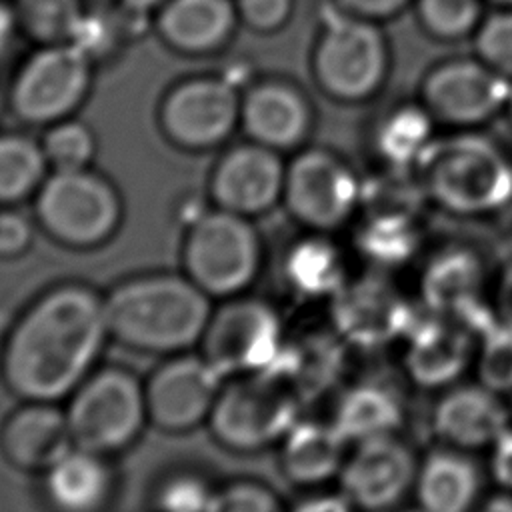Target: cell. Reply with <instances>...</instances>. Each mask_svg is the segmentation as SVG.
<instances>
[{
	"mask_svg": "<svg viewBox=\"0 0 512 512\" xmlns=\"http://www.w3.org/2000/svg\"><path fill=\"white\" fill-rule=\"evenodd\" d=\"M108 338L104 296L86 284H56L12 324L0 352L2 380L20 400H66L96 370Z\"/></svg>",
	"mask_w": 512,
	"mask_h": 512,
	"instance_id": "obj_1",
	"label": "cell"
},
{
	"mask_svg": "<svg viewBox=\"0 0 512 512\" xmlns=\"http://www.w3.org/2000/svg\"><path fill=\"white\" fill-rule=\"evenodd\" d=\"M104 310L110 338L122 346L174 356L198 348L214 306L184 272H148L118 282Z\"/></svg>",
	"mask_w": 512,
	"mask_h": 512,
	"instance_id": "obj_2",
	"label": "cell"
},
{
	"mask_svg": "<svg viewBox=\"0 0 512 512\" xmlns=\"http://www.w3.org/2000/svg\"><path fill=\"white\" fill-rule=\"evenodd\" d=\"M416 166L426 196L448 212L478 216L512 202V164L486 138L432 140Z\"/></svg>",
	"mask_w": 512,
	"mask_h": 512,
	"instance_id": "obj_3",
	"label": "cell"
},
{
	"mask_svg": "<svg viewBox=\"0 0 512 512\" xmlns=\"http://www.w3.org/2000/svg\"><path fill=\"white\" fill-rule=\"evenodd\" d=\"M302 396L294 378L278 362L262 372L228 378L206 426L228 450H264L280 444L300 418Z\"/></svg>",
	"mask_w": 512,
	"mask_h": 512,
	"instance_id": "obj_4",
	"label": "cell"
},
{
	"mask_svg": "<svg viewBox=\"0 0 512 512\" xmlns=\"http://www.w3.org/2000/svg\"><path fill=\"white\" fill-rule=\"evenodd\" d=\"M182 272L212 300L244 294L258 278L264 244L252 218L208 208L182 240Z\"/></svg>",
	"mask_w": 512,
	"mask_h": 512,
	"instance_id": "obj_5",
	"label": "cell"
},
{
	"mask_svg": "<svg viewBox=\"0 0 512 512\" xmlns=\"http://www.w3.org/2000/svg\"><path fill=\"white\" fill-rule=\"evenodd\" d=\"M64 410L74 446L104 456L130 448L150 424L144 382L122 366L92 370Z\"/></svg>",
	"mask_w": 512,
	"mask_h": 512,
	"instance_id": "obj_6",
	"label": "cell"
},
{
	"mask_svg": "<svg viewBox=\"0 0 512 512\" xmlns=\"http://www.w3.org/2000/svg\"><path fill=\"white\" fill-rule=\"evenodd\" d=\"M38 226L72 250H94L114 238L122 202L102 176L84 170H54L34 194Z\"/></svg>",
	"mask_w": 512,
	"mask_h": 512,
	"instance_id": "obj_7",
	"label": "cell"
},
{
	"mask_svg": "<svg viewBox=\"0 0 512 512\" xmlns=\"http://www.w3.org/2000/svg\"><path fill=\"white\" fill-rule=\"evenodd\" d=\"M286 350L276 308L244 294L222 300L206 324L198 352L228 380L276 366Z\"/></svg>",
	"mask_w": 512,
	"mask_h": 512,
	"instance_id": "obj_8",
	"label": "cell"
},
{
	"mask_svg": "<svg viewBox=\"0 0 512 512\" xmlns=\"http://www.w3.org/2000/svg\"><path fill=\"white\" fill-rule=\"evenodd\" d=\"M224 382L200 352L168 356L144 380L148 422L170 434L208 424Z\"/></svg>",
	"mask_w": 512,
	"mask_h": 512,
	"instance_id": "obj_9",
	"label": "cell"
},
{
	"mask_svg": "<svg viewBox=\"0 0 512 512\" xmlns=\"http://www.w3.org/2000/svg\"><path fill=\"white\" fill-rule=\"evenodd\" d=\"M360 190L362 184L336 156L312 150L286 170L282 200L298 224L326 234L350 220Z\"/></svg>",
	"mask_w": 512,
	"mask_h": 512,
	"instance_id": "obj_10",
	"label": "cell"
},
{
	"mask_svg": "<svg viewBox=\"0 0 512 512\" xmlns=\"http://www.w3.org/2000/svg\"><path fill=\"white\" fill-rule=\"evenodd\" d=\"M316 72L324 88L340 98L372 94L386 72V46L380 32L362 20L338 16L320 40Z\"/></svg>",
	"mask_w": 512,
	"mask_h": 512,
	"instance_id": "obj_11",
	"label": "cell"
},
{
	"mask_svg": "<svg viewBox=\"0 0 512 512\" xmlns=\"http://www.w3.org/2000/svg\"><path fill=\"white\" fill-rule=\"evenodd\" d=\"M334 320L340 336L360 348L390 344L416 324L410 302L378 274L346 280L334 296Z\"/></svg>",
	"mask_w": 512,
	"mask_h": 512,
	"instance_id": "obj_12",
	"label": "cell"
},
{
	"mask_svg": "<svg viewBox=\"0 0 512 512\" xmlns=\"http://www.w3.org/2000/svg\"><path fill=\"white\" fill-rule=\"evenodd\" d=\"M412 450L396 436L354 444L340 470L342 496L360 510L380 512L394 506L416 482Z\"/></svg>",
	"mask_w": 512,
	"mask_h": 512,
	"instance_id": "obj_13",
	"label": "cell"
},
{
	"mask_svg": "<svg viewBox=\"0 0 512 512\" xmlns=\"http://www.w3.org/2000/svg\"><path fill=\"white\" fill-rule=\"evenodd\" d=\"M482 260L466 248H448L428 260L420 276V300L434 316L464 322L476 336L498 322L484 302Z\"/></svg>",
	"mask_w": 512,
	"mask_h": 512,
	"instance_id": "obj_14",
	"label": "cell"
},
{
	"mask_svg": "<svg viewBox=\"0 0 512 512\" xmlns=\"http://www.w3.org/2000/svg\"><path fill=\"white\" fill-rule=\"evenodd\" d=\"M86 84V54L78 46H54L26 64L14 88V106L28 120H56L82 98Z\"/></svg>",
	"mask_w": 512,
	"mask_h": 512,
	"instance_id": "obj_15",
	"label": "cell"
},
{
	"mask_svg": "<svg viewBox=\"0 0 512 512\" xmlns=\"http://www.w3.org/2000/svg\"><path fill=\"white\" fill-rule=\"evenodd\" d=\"M286 170L268 146H242L218 164L212 176L216 208L254 218L276 206L284 192Z\"/></svg>",
	"mask_w": 512,
	"mask_h": 512,
	"instance_id": "obj_16",
	"label": "cell"
},
{
	"mask_svg": "<svg viewBox=\"0 0 512 512\" xmlns=\"http://www.w3.org/2000/svg\"><path fill=\"white\" fill-rule=\"evenodd\" d=\"M506 76L478 62H450L434 70L424 86L428 108L442 120L474 124L508 102Z\"/></svg>",
	"mask_w": 512,
	"mask_h": 512,
	"instance_id": "obj_17",
	"label": "cell"
},
{
	"mask_svg": "<svg viewBox=\"0 0 512 512\" xmlns=\"http://www.w3.org/2000/svg\"><path fill=\"white\" fill-rule=\"evenodd\" d=\"M72 446L66 410L58 402L22 400L0 426V452L22 472H46Z\"/></svg>",
	"mask_w": 512,
	"mask_h": 512,
	"instance_id": "obj_18",
	"label": "cell"
},
{
	"mask_svg": "<svg viewBox=\"0 0 512 512\" xmlns=\"http://www.w3.org/2000/svg\"><path fill=\"white\" fill-rule=\"evenodd\" d=\"M474 336L464 322L454 318L430 314L426 320H416L406 336V372L424 388L456 382L472 360Z\"/></svg>",
	"mask_w": 512,
	"mask_h": 512,
	"instance_id": "obj_19",
	"label": "cell"
},
{
	"mask_svg": "<svg viewBox=\"0 0 512 512\" xmlns=\"http://www.w3.org/2000/svg\"><path fill=\"white\" fill-rule=\"evenodd\" d=\"M238 100L222 80H196L178 88L166 102L164 122L170 136L188 146H210L234 126Z\"/></svg>",
	"mask_w": 512,
	"mask_h": 512,
	"instance_id": "obj_20",
	"label": "cell"
},
{
	"mask_svg": "<svg viewBox=\"0 0 512 512\" xmlns=\"http://www.w3.org/2000/svg\"><path fill=\"white\" fill-rule=\"evenodd\" d=\"M500 394L486 386H458L434 408V432L452 448L492 446L510 426Z\"/></svg>",
	"mask_w": 512,
	"mask_h": 512,
	"instance_id": "obj_21",
	"label": "cell"
},
{
	"mask_svg": "<svg viewBox=\"0 0 512 512\" xmlns=\"http://www.w3.org/2000/svg\"><path fill=\"white\" fill-rule=\"evenodd\" d=\"M42 488L56 512H102L114 488L108 456L72 446L42 472Z\"/></svg>",
	"mask_w": 512,
	"mask_h": 512,
	"instance_id": "obj_22",
	"label": "cell"
},
{
	"mask_svg": "<svg viewBox=\"0 0 512 512\" xmlns=\"http://www.w3.org/2000/svg\"><path fill=\"white\" fill-rule=\"evenodd\" d=\"M346 444L332 420L298 418L280 440V468L298 486H318L340 476Z\"/></svg>",
	"mask_w": 512,
	"mask_h": 512,
	"instance_id": "obj_23",
	"label": "cell"
},
{
	"mask_svg": "<svg viewBox=\"0 0 512 512\" xmlns=\"http://www.w3.org/2000/svg\"><path fill=\"white\" fill-rule=\"evenodd\" d=\"M478 492L480 472L460 452L440 450L418 466L416 494L428 512H470Z\"/></svg>",
	"mask_w": 512,
	"mask_h": 512,
	"instance_id": "obj_24",
	"label": "cell"
},
{
	"mask_svg": "<svg viewBox=\"0 0 512 512\" xmlns=\"http://www.w3.org/2000/svg\"><path fill=\"white\" fill-rule=\"evenodd\" d=\"M344 270L340 250L322 232L294 242L284 258L286 282L304 298H334L348 280Z\"/></svg>",
	"mask_w": 512,
	"mask_h": 512,
	"instance_id": "obj_25",
	"label": "cell"
},
{
	"mask_svg": "<svg viewBox=\"0 0 512 512\" xmlns=\"http://www.w3.org/2000/svg\"><path fill=\"white\" fill-rule=\"evenodd\" d=\"M244 122L262 146H292L308 128L304 100L290 88L266 86L256 90L244 106Z\"/></svg>",
	"mask_w": 512,
	"mask_h": 512,
	"instance_id": "obj_26",
	"label": "cell"
},
{
	"mask_svg": "<svg viewBox=\"0 0 512 512\" xmlns=\"http://www.w3.org/2000/svg\"><path fill=\"white\" fill-rule=\"evenodd\" d=\"M402 416V406L394 394L382 386L362 384L340 398L332 424L348 444H360L394 436L402 424Z\"/></svg>",
	"mask_w": 512,
	"mask_h": 512,
	"instance_id": "obj_27",
	"label": "cell"
},
{
	"mask_svg": "<svg viewBox=\"0 0 512 512\" xmlns=\"http://www.w3.org/2000/svg\"><path fill=\"white\" fill-rule=\"evenodd\" d=\"M232 18L226 0H172L160 18V28L176 46L204 50L228 34Z\"/></svg>",
	"mask_w": 512,
	"mask_h": 512,
	"instance_id": "obj_28",
	"label": "cell"
},
{
	"mask_svg": "<svg viewBox=\"0 0 512 512\" xmlns=\"http://www.w3.org/2000/svg\"><path fill=\"white\" fill-rule=\"evenodd\" d=\"M44 150L20 136L0 138V204L12 206L36 194L46 180Z\"/></svg>",
	"mask_w": 512,
	"mask_h": 512,
	"instance_id": "obj_29",
	"label": "cell"
},
{
	"mask_svg": "<svg viewBox=\"0 0 512 512\" xmlns=\"http://www.w3.org/2000/svg\"><path fill=\"white\" fill-rule=\"evenodd\" d=\"M360 252L376 264L396 266L414 256L420 230L414 218H368L358 230Z\"/></svg>",
	"mask_w": 512,
	"mask_h": 512,
	"instance_id": "obj_30",
	"label": "cell"
},
{
	"mask_svg": "<svg viewBox=\"0 0 512 512\" xmlns=\"http://www.w3.org/2000/svg\"><path fill=\"white\" fill-rule=\"evenodd\" d=\"M432 144V124L424 110L400 108L378 130V148L396 168L416 164Z\"/></svg>",
	"mask_w": 512,
	"mask_h": 512,
	"instance_id": "obj_31",
	"label": "cell"
},
{
	"mask_svg": "<svg viewBox=\"0 0 512 512\" xmlns=\"http://www.w3.org/2000/svg\"><path fill=\"white\" fill-rule=\"evenodd\" d=\"M426 192L420 180L404 174V168L388 172L364 184L360 204L368 218H418Z\"/></svg>",
	"mask_w": 512,
	"mask_h": 512,
	"instance_id": "obj_32",
	"label": "cell"
},
{
	"mask_svg": "<svg viewBox=\"0 0 512 512\" xmlns=\"http://www.w3.org/2000/svg\"><path fill=\"white\" fill-rule=\"evenodd\" d=\"M476 356L480 384L502 394L512 390V328L494 322L480 336Z\"/></svg>",
	"mask_w": 512,
	"mask_h": 512,
	"instance_id": "obj_33",
	"label": "cell"
},
{
	"mask_svg": "<svg viewBox=\"0 0 512 512\" xmlns=\"http://www.w3.org/2000/svg\"><path fill=\"white\" fill-rule=\"evenodd\" d=\"M26 26L44 40L74 38L82 24L80 0H20Z\"/></svg>",
	"mask_w": 512,
	"mask_h": 512,
	"instance_id": "obj_34",
	"label": "cell"
},
{
	"mask_svg": "<svg viewBox=\"0 0 512 512\" xmlns=\"http://www.w3.org/2000/svg\"><path fill=\"white\" fill-rule=\"evenodd\" d=\"M42 150L54 170H84L94 154V140L84 126L68 122L46 134Z\"/></svg>",
	"mask_w": 512,
	"mask_h": 512,
	"instance_id": "obj_35",
	"label": "cell"
},
{
	"mask_svg": "<svg viewBox=\"0 0 512 512\" xmlns=\"http://www.w3.org/2000/svg\"><path fill=\"white\" fill-rule=\"evenodd\" d=\"M208 512H288L278 494L258 480H234L214 490Z\"/></svg>",
	"mask_w": 512,
	"mask_h": 512,
	"instance_id": "obj_36",
	"label": "cell"
},
{
	"mask_svg": "<svg viewBox=\"0 0 512 512\" xmlns=\"http://www.w3.org/2000/svg\"><path fill=\"white\" fill-rule=\"evenodd\" d=\"M214 490L204 478L178 474L164 480L156 492V512H208Z\"/></svg>",
	"mask_w": 512,
	"mask_h": 512,
	"instance_id": "obj_37",
	"label": "cell"
},
{
	"mask_svg": "<svg viewBox=\"0 0 512 512\" xmlns=\"http://www.w3.org/2000/svg\"><path fill=\"white\" fill-rule=\"evenodd\" d=\"M478 0H420V16L430 32L442 38L466 34L478 20Z\"/></svg>",
	"mask_w": 512,
	"mask_h": 512,
	"instance_id": "obj_38",
	"label": "cell"
},
{
	"mask_svg": "<svg viewBox=\"0 0 512 512\" xmlns=\"http://www.w3.org/2000/svg\"><path fill=\"white\" fill-rule=\"evenodd\" d=\"M476 48L484 64L502 76H512V12L490 16L478 32Z\"/></svg>",
	"mask_w": 512,
	"mask_h": 512,
	"instance_id": "obj_39",
	"label": "cell"
},
{
	"mask_svg": "<svg viewBox=\"0 0 512 512\" xmlns=\"http://www.w3.org/2000/svg\"><path fill=\"white\" fill-rule=\"evenodd\" d=\"M32 240V226L22 214L0 210V260L20 258L30 250Z\"/></svg>",
	"mask_w": 512,
	"mask_h": 512,
	"instance_id": "obj_40",
	"label": "cell"
},
{
	"mask_svg": "<svg viewBox=\"0 0 512 512\" xmlns=\"http://www.w3.org/2000/svg\"><path fill=\"white\" fill-rule=\"evenodd\" d=\"M290 10V0H240L242 16L256 28L278 26Z\"/></svg>",
	"mask_w": 512,
	"mask_h": 512,
	"instance_id": "obj_41",
	"label": "cell"
},
{
	"mask_svg": "<svg viewBox=\"0 0 512 512\" xmlns=\"http://www.w3.org/2000/svg\"><path fill=\"white\" fill-rule=\"evenodd\" d=\"M490 470L494 480L512 492V428H508L494 444H492V460Z\"/></svg>",
	"mask_w": 512,
	"mask_h": 512,
	"instance_id": "obj_42",
	"label": "cell"
},
{
	"mask_svg": "<svg viewBox=\"0 0 512 512\" xmlns=\"http://www.w3.org/2000/svg\"><path fill=\"white\" fill-rule=\"evenodd\" d=\"M492 310L500 324L512 328V260L500 272Z\"/></svg>",
	"mask_w": 512,
	"mask_h": 512,
	"instance_id": "obj_43",
	"label": "cell"
},
{
	"mask_svg": "<svg viewBox=\"0 0 512 512\" xmlns=\"http://www.w3.org/2000/svg\"><path fill=\"white\" fill-rule=\"evenodd\" d=\"M408 0H342V4L358 16L382 18L398 12Z\"/></svg>",
	"mask_w": 512,
	"mask_h": 512,
	"instance_id": "obj_44",
	"label": "cell"
},
{
	"mask_svg": "<svg viewBox=\"0 0 512 512\" xmlns=\"http://www.w3.org/2000/svg\"><path fill=\"white\" fill-rule=\"evenodd\" d=\"M288 512H354V506L342 494H320L302 500Z\"/></svg>",
	"mask_w": 512,
	"mask_h": 512,
	"instance_id": "obj_45",
	"label": "cell"
},
{
	"mask_svg": "<svg viewBox=\"0 0 512 512\" xmlns=\"http://www.w3.org/2000/svg\"><path fill=\"white\" fill-rule=\"evenodd\" d=\"M478 512H512V492L486 500Z\"/></svg>",
	"mask_w": 512,
	"mask_h": 512,
	"instance_id": "obj_46",
	"label": "cell"
},
{
	"mask_svg": "<svg viewBox=\"0 0 512 512\" xmlns=\"http://www.w3.org/2000/svg\"><path fill=\"white\" fill-rule=\"evenodd\" d=\"M8 30H10V18H8V14L0 8V50H2L4 42H6Z\"/></svg>",
	"mask_w": 512,
	"mask_h": 512,
	"instance_id": "obj_47",
	"label": "cell"
},
{
	"mask_svg": "<svg viewBox=\"0 0 512 512\" xmlns=\"http://www.w3.org/2000/svg\"><path fill=\"white\" fill-rule=\"evenodd\" d=\"M128 6H132V8H136V10H144V8H148V6H152V4H156L158 0H124Z\"/></svg>",
	"mask_w": 512,
	"mask_h": 512,
	"instance_id": "obj_48",
	"label": "cell"
},
{
	"mask_svg": "<svg viewBox=\"0 0 512 512\" xmlns=\"http://www.w3.org/2000/svg\"><path fill=\"white\" fill-rule=\"evenodd\" d=\"M404 512H428V510H424V508L420 506V508H412V510H404Z\"/></svg>",
	"mask_w": 512,
	"mask_h": 512,
	"instance_id": "obj_49",
	"label": "cell"
},
{
	"mask_svg": "<svg viewBox=\"0 0 512 512\" xmlns=\"http://www.w3.org/2000/svg\"><path fill=\"white\" fill-rule=\"evenodd\" d=\"M508 102H510V116H512V90H510V96H508Z\"/></svg>",
	"mask_w": 512,
	"mask_h": 512,
	"instance_id": "obj_50",
	"label": "cell"
},
{
	"mask_svg": "<svg viewBox=\"0 0 512 512\" xmlns=\"http://www.w3.org/2000/svg\"><path fill=\"white\" fill-rule=\"evenodd\" d=\"M496 2H502V4H512V0H496Z\"/></svg>",
	"mask_w": 512,
	"mask_h": 512,
	"instance_id": "obj_51",
	"label": "cell"
}]
</instances>
